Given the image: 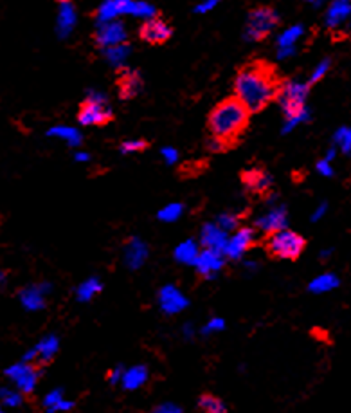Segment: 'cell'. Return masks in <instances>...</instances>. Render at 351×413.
Wrapping results in <instances>:
<instances>
[{"mask_svg":"<svg viewBox=\"0 0 351 413\" xmlns=\"http://www.w3.org/2000/svg\"><path fill=\"white\" fill-rule=\"evenodd\" d=\"M283 85L285 80L274 64L256 58L238 69L234 96L245 105L250 114H258L278 99Z\"/></svg>","mask_w":351,"mask_h":413,"instance_id":"cell-1","label":"cell"},{"mask_svg":"<svg viewBox=\"0 0 351 413\" xmlns=\"http://www.w3.org/2000/svg\"><path fill=\"white\" fill-rule=\"evenodd\" d=\"M250 125V112L236 96H229L217 103L207 116V130L211 134L207 150L223 154L232 150Z\"/></svg>","mask_w":351,"mask_h":413,"instance_id":"cell-2","label":"cell"},{"mask_svg":"<svg viewBox=\"0 0 351 413\" xmlns=\"http://www.w3.org/2000/svg\"><path fill=\"white\" fill-rule=\"evenodd\" d=\"M306 248V240L292 229H279L276 233L267 235L265 249L270 257L279 260H298Z\"/></svg>","mask_w":351,"mask_h":413,"instance_id":"cell-3","label":"cell"},{"mask_svg":"<svg viewBox=\"0 0 351 413\" xmlns=\"http://www.w3.org/2000/svg\"><path fill=\"white\" fill-rule=\"evenodd\" d=\"M77 121L85 127H106L108 123L114 121V112L105 97L92 94L80 105Z\"/></svg>","mask_w":351,"mask_h":413,"instance_id":"cell-4","label":"cell"},{"mask_svg":"<svg viewBox=\"0 0 351 413\" xmlns=\"http://www.w3.org/2000/svg\"><path fill=\"white\" fill-rule=\"evenodd\" d=\"M279 25V16L269 5H260L249 13L247 19V36L254 42H263Z\"/></svg>","mask_w":351,"mask_h":413,"instance_id":"cell-5","label":"cell"},{"mask_svg":"<svg viewBox=\"0 0 351 413\" xmlns=\"http://www.w3.org/2000/svg\"><path fill=\"white\" fill-rule=\"evenodd\" d=\"M308 87L301 85V83L289 82L285 83L281 93H279L278 102L281 103V107L285 110V116L290 121H298L304 114V102H306Z\"/></svg>","mask_w":351,"mask_h":413,"instance_id":"cell-6","label":"cell"},{"mask_svg":"<svg viewBox=\"0 0 351 413\" xmlns=\"http://www.w3.org/2000/svg\"><path fill=\"white\" fill-rule=\"evenodd\" d=\"M5 377L13 384V388H16L20 394H33L36 384H38V370L33 363H25L20 361L5 368Z\"/></svg>","mask_w":351,"mask_h":413,"instance_id":"cell-7","label":"cell"},{"mask_svg":"<svg viewBox=\"0 0 351 413\" xmlns=\"http://www.w3.org/2000/svg\"><path fill=\"white\" fill-rule=\"evenodd\" d=\"M241 185L247 190V193L254 195V197H260L265 199L269 197L270 191H272V175L265 170L263 166H252V168H247L240 174Z\"/></svg>","mask_w":351,"mask_h":413,"instance_id":"cell-8","label":"cell"},{"mask_svg":"<svg viewBox=\"0 0 351 413\" xmlns=\"http://www.w3.org/2000/svg\"><path fill=\"white\" fill-rule=\"evenodd\" d=\"M173 34L171 25L160 16H154V19L146 20L145 24L139 27V38L149 45H162L166 44Z\"/></svg>","mask_w":351,"mask_h":413,"instance_id":"cell-9","label":"cell"},{"mask_svg":"<svg viewBox=\"0 0 351 413\" xmlns=\"http://www.w3.org/2000/svg\"><path fill=\"white\" fill-rule=\"evenodd\" d=\"M256 242V233L252 228H240L236 229V233L232 235L231 239H227L226 248L221 253L226 255L227 258H231V260H238L243 255L249 251Z\"/></svg>","mask_w":351,"mask_h":413,"instance_id":"cell-10","label":"cell"},{"mask_svg":"<svg viewBox=\"0 0 351 413\" xmlns=\"http://www.w3.org/2000/svg\"><path fill=\"white\" fill-rule=\"evenodd\" d=\"M58 349L60 340L54 334H49L45 335V338H42V340L36 343V346H33L29 352H25L24 359L22 361H25V363H34V361H36V363H49V361L56 355Z\"/></svg>","mask_w":351,"mask_h":413,"instance_id":"cell-11","label":"cell"},{"mask_svg":"<svg viewBox=\"0 0 351 413\" xmlns=\"http://www.w3.org/2000/svg\"><path fill=\"white\" fill-rule=\"evenodd\" d=\"M117 93H119L121 99H132L141 93L143 88V78L137 71L132 69H121L117 73Z\"/></svg>","mask_w":351,"mask_h":413,"instance_id":"cell-12","label":"cell"},{"mask_svg":"<svg viewBox=\"0 0 351 413\" xmlns=\"http://www.w3.org/2000/svg\"><path fill=\"white\" fill-rule=\"evenodd\" d=\"M195 268H197L200 276L213 278L223 268V253L211 251V249H204L202 253H198L197 260H195Z\"/></svg>","mask_w":351,"mask_h":413,"instance_id":"cell-13","label":"cell"},{"mask_svg":"<svg viewBox=\"0 0 351 413\" xmlns=\"http://www.w3.org/2000/svg\"><path fill=\"white\" fill-rule=\"evenodd\" d=\"M159 303L160 309H162L166 314H178V312L184 311V309L188 307L186 296L173 285H166L160 289Z\"/></svg>","mask_w":351,"mask_h":413,"instance_id":"cell-14","label":"cell"},{"mask_svg":"<svg viewBox=\"0 0 351 413\" xmlns=\"http://www.w3.org/2000/svg\"><path fill=\"white\" fill-rule=\"evenodd\" d=\"M47 285H31L20 291V303L25 311H40L45 307V294H47Z\"/></svg>","mask_w":351,"mask_h":413,"instance_id":"cell-15","label":"cell"},{"mask_svg":"<svg viewBox=\"0 0 351 413\" xmlns=\"http://www.w3.org/2000/svg\"><path fill=\"white\" fill-rule=\"evenodd\" d=\"M285 224H287V211H285L283 208L270 209L269 213H265L263 217H260V219L256 220L258 229L267 235L276 233L279 229H283Z\"/></svg>","mask_w":351,"mask_h":413,"instance_id":"cell-16","label":"cell"},{"mask_svg":"<svg viewBox=\"0 0 351 413\" xmlns=\"http://www.w3.org/2000/svg\"><path fill=\"white\" fill-rule=\"evenodd\" d=\"M227 233L218 226V224H207L202 229V246L211 251H223L227 244Z\"/></svg>","mask_w":351,"mask_h":413,"instance_id":"cell-17","label":"cell"},{"mask_svg":"<svg viewBox=\"0 0 351 413\" xmlns=\"http://www.w3.org/2000/svg\"><path fill=\"white\" fill-rule=\"evenodd\" d=\"M149 372L146 366L137 365V366H130V368H125L123 372V379H121V384H123V388L130 390H139L143 388L146 383H148Z\"/></svg>","mask_w":351,"mask_h":413,"instance_id":"cell-18","label":"cell"},{"mask_svg":"<svg viewBox=\"0 0 351 413\" xmlns=\"http://www.w3.org/2000/svg\"><path fill=\"white\" fill-rule=\"evenodd\" d=\"M44 408L47 410V413H62L73 410L74 403L65 397L62 388H54L44 397Z\"/></svg>","mask_w":351,"mask_h":413,"instance_id":"cell-19","label":"cell"},{"mask_svg":"<svg viewBox=\"0 0 351 413\" xmlns=\"http://www.w3.org/2000/svg\"><path fill=\"white\" fill-rule=\"evenodd\" d=\"M351 15V2L350 0H335L330 5V10H328V25H335L342 24L348 16Z\"/></svg>","mask_w":351,"mask_h":413,"instance_id":"cell-20","label":"cell"},{"mask_svg":"<svg viewBox=\"0 0 351 413\" xmlns=\"http://www.w3.org/2000/svg\"><path fill=\"white\" fill-rule=\"evenodd\" d=\"M123 38H125V31H123V25L119 24L103 25L99 33L96 34V40L99 42V45H116Z\"/></svg>","mask_w":351,"mask_h":413,"instance_id":"cell-21","label":"cell"},{"mask_svg":"<svg viewBox=\"0 0 351 413\" xmlns=\"http://www.w3.org/2000/svg\"><path fill=\"white\" fill-rule=\"evenodd\" d=\"M339 283L341 282H339V278H337L333 272H324V274L317 276L315 280H312L310 285H308V289H310V292H315V294H324V292H330L333 291V289H337Z\"/></svg>","mask_w":351,"mask_h":413,"instance_id":"cell-22","label":"cell"},{"mask_svg":"<svg viewBox=\"0 0 351 413\" xmlns=\"http://www.w3.org/2000/svg\"><path fill=\"white\" fill-rule=\"evenodd\" d=\"M146 260V246L139 240H132L126 248V263L130 268H139L141 263Z\"/></svg>","mask_w":351,"mask_h":413,"instance_id":"cell-23","label":"cell"},{"mask_svg":"<svg viewBox=\"0 0 351 413\" xmlns=\"http://www.w3.org/2000/svg\"><path fill=\"white\" fill-rule=\"evenodd\" d=\"M198 246L193 240H186L175 249V258H177L180 263H195L198 257Z\"/></svg>","mask_w":351,"mask_h":413,"instance_id":"cell-24","label":"cell"},{"mask_svg":"<svg viewBox=\"0 0 351 413\" xmlns=\"http://www.w3.org/2000/svg\"><path fill=\"white\" fill-rule=\"evenodd\" d=\"M24 403L22 394L13 386H2L0 388V406L5 408H19L20 404Z\"/></svg>","mask_w":351,"mask_h":413,"instance_id":"cell-25","label":"cell"},{"mask_svg":"<svg viewBox=\"0 0 351 413\" xmlns=\"http://www.w3.org/2000/svg\"><path fill=\"white\" fill-rule=\"evenodd\" d=\"M198 406L202 410L204 413H227L226 404L221 403L220 399L215 397V395H202L200 401H198Z\"/></svg>","mask_w":351,"mask_h":413,"instance_id":"cell-26","label":"cell"},{"mask_svg":"<svg viewBox=\"0 0 351 413\" xmlns=\"http://www.w3.org/2000/svg\"><path fill=\"white\" fill-rule=\"evenodd\" d=\"M101 291V283L97 282L96 278H90V280H87V282H83L82 285L77 287V298L82 300V302H88V300H92V296L94 294H97V292Z\"/></svg>","mask_w":351,"mask_h":413,"instance_id":"cell-27","label":"cell"},{"mask_svg":"<svg viewBox=\"0 0 351 413\" xmlns=\"http://www.w3.org/2000/svg\"><path fill=\"white\" fill-rule=\"evenodd\" d=\"M180 213H182V206L169 204V206H166L164 209H160L159 219L164 220V222H173V220H177L178 217H180Z\"/></svg>","mask_w":351,"mask_h":413,"instance_id":"cell-28","label":"cell"},{"mask_svg":"<svg viewBox=\"0 0 351 413\" xmlns=\"http://www.w3.org/2000/svg\"><path fill=\"white\" fill-rule=\"evenodd\" d=\"M301 33H303V30H301V27H292V30L287 31V33H285L283 36L279 38V45H281L283 49H287V47L290 49L293 45V42H295V40L301 36Z\"/></svg>","mask_w":351,"mask_h":413,"instance_id":"cell-29","label":"cell"},{"mask_svg":"<svg viewBox=\"0 0 351 413\" xmlns=\"http://www.w3.org/2000/svg\"><path fill=\"white\" fill-rule=\"evenodd\" d=\"M335 143L344 152H351V128H341L335 134Z\"/></svg>","mask_w":351,"mask_h":413,"instance_id":"cell-30","label":"cell"},{"mask_svg":"<svg viewBox=\"0 0 351 413\" xmlns=\"http://www.w3.org/2000/svg\"><path fill=\"white\" fill-rule=\"evenodd\" d=\"M149 146V143L146 139H135V141H126L121 145V150L128 152V154H134V152H143Z\"/></svg>","mask_w":351,"mask_h":413,"instance_id":"cell-31","label":"cell"},{"mask_svg":"<svg viewBox=\"0 0 351 413\" xmlns=\"http://www.w3.org/2000/svg\"><path fill=\"white\" fill-rule=\"evenodd\" d=\"M217 224L227 233V231H232V229L238 228V217H234V215H221Z\"/></svg>","mask_w":351,"mask_h":413,"instance_id":"cell-32","label":"cell"},{"mask_svg":"<svg viewBox=\"0 0 351 413\" xmlns=\"http://www.w3.org/2000/svg\"><path fill=\"white\" fill-rule=\"evenodd\" d=\"M223 327H226V321L221 320V318H211L202 329V332L204 334H213V332L223 331Z\"/></svg>","mask_w":351,"mask_h":413,"instance_id":"cell-33","label":"cell"},{"mask_svg":"<svg viewBox=\"0 0 351 413\" xmlns=\"http://www.w3.org/2000/svg\"><path fill=\"white\" fill-rule=\"evenodd\" d=\"M154 413H182V410L178 408L173 403H164L154 410Z\"/></svg>","mask_w":351,"mask_h":413,"instance_id":"cell-34","label":"cell"},{"mask_svg":"<svg viewBox=\"0 0 351 413\" xmlns=\"http://www.w3.org/2000/svg\"><path fill=\"white\" fill-rule=\"evenodd\" d=\"M328 69H330V62H322V64L317 67V71L313 73V76H312V80H310V83L319 82V80H321L322 76H324V74L328 73Z\"/></svg>","mask_w":351,"mask_h":413,"instance_id":"cell-35","label":"cell"},{"mask_svg":"<svg viewBox=\"0 0 351 413\" xmlns=\"http://www.w3.org/2000/svg\"><path fill=\"white\" fill-rule=\"evenodd\" d=\"M123 372H125L123 366H116V368L112 370L110 375H108V381H110V384H121V379H123Z\"/></svg>","mask_w":351,"mask_h":413,"instance_id":"cell-36","label":"cell"},{"mask_svg":"<svg viewBox=\"0 0 351 413\" xmlns=\"http://www.w3.org/2000/svg\"><path fill=\"white\" fill-rule=\"evenodd\" d=\"M317 170L321 172L322 175H332V166H330V161H321L317 166Z\"/></svg>","mask_w":351,"mask_h":413,"instance_id":"cell-37","label":"cell"},{"mask_svg":"<svg viewBox=\"0 0 351 413\" xmlns=\"http://www.w3.org/2000/svg\"><path fill=\"white\" fill-rule=\"evenodd\" d=\"M324 211H326V206L322 204L321 208H319L317 211H315V213H313L312 219H313V220H319V219H321V217H322V215H324Z\"/></svg>","mask_w":351,"mask_h":413,"instance_id":"cell-38","label":"cell"},{"mask_svg":"<svg viewBox=\"0 0 351 413\" xmlns=\"http://www.w3.org/2000/svg\"><path fill=\"white\" fill-rule=\"evenodd\" d=\"M164 156L168 157L169 163H173V161H171V159H175V157H177V154H175L173 150H171V152H169V150H164Z\"/></svg>","mask_w":351,"mask_h":413,"instance_id":"cell-39","label":"cell"},{"mask_svg":"<svg viewBox=\"0 0 351 413\" xmlns=\"http://www.w3.org/2000/svg\"><path fill=\"white\" fill-rule=\"evenodd\" d=\"M2 282H4V272L0 271V283H2Z\"/></svg>","mask_w":351,"mask_h":413,"instance_id":"cell-40","label":"cell"},{"mask_svg":"<svg viewBox=\"0 0 351 413\" xmlns=\"http://www.w3.org/2000/svg\"><path fill=\"white\" fill-rule=\"evenodd\" d=\"M0 413H4V410H2V406H0Z\"/></svg>","mask_w":351,"mask_h":413,"instance_id":"cell-41","label":"cell"},{"mask_svg":"<svg viewBox=\"0 0 351 413\" xmlns=\"http://www.w3.org/2000/svg\"><path fill=\"white\" fill-rule=\"evenodd\" d=\"M62 2H71V0H62Z\"/></svg>","mask_w":351,"mask_h":413,"instance_id":"cell-42","label":"cell"},{"mask_svg":"<svg viewBox=\"0 0 351 413\" xmlns=\"http://www.w3.org/2000/svg\"><path fill=\"white\" fill-rule=\"evenodd\" d=\"M312 2H317V0H312Z\"/></svg>","mask_w":351,"mask_h":413,"instance_id":"cell-43","label":"cell"}]
</instances>
